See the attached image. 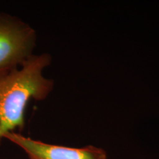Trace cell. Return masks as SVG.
Wrapping results in <instances>:
<instances>
[{"instance_id":"1","label":"cell","mask_w":159,"mask_h":159,"mask_svg":"<svg viewBox=\"0 0 159 159\" xmlns=\"http://www.w3.org/2000/svg\"><path fill=\"white\" fill-rule=\"evenodd\" d=\"M51 63L48 54L31 55L20 66L0 71V138L25 127V111L32 99L43 100L54 82L43 76Z\"/></svg>"},{"instance_id":"2","label":"cell","mask_w":159,"mask_h":159,"mask_svg":"<svg viewBox=\"0 0 159 159\" xmlns=\"http://www.w3.org/2000/svg\"><path fill=\"white\" fill-rule=\"evenodd\" d=\"M35 32L17 18L0 13V71L20 66L33 55Z\"/></svg>"},{"instance_id":"3","label":"cell","mask_w":159,"mask_h":159,"mask_svg":"<svg viewBox=\"0 0 159 159\" xmlns=\"http://www.w3.org/2000/svg\"><path fill=\"white\" fill-rule=\"evenodd\" d=\"M2 138L19 147L29 159H107L104 150L91 145L82 148H68L33 140L15 132L6 133Z\"/></svg>"}]
</instances>
